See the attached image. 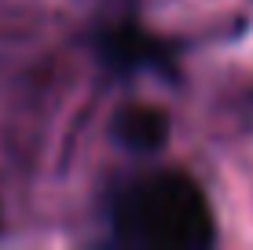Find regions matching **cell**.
<instances>
[{
	"instance_id": "cell-3",
	"label": "cell",
	"mask_w": 253,
	"mask_h": 250,
	"mask_svg": "<svg viewBox=\"0 0 253 250\" xmlns=\"http://www.w3.org/2000/svg\"><path fill=\"white\" fill-rule=\"evenodd\" d=\"M107 51L121 66H139V63L151 59V45H147V37H139V33H114V37L107 41Z\"/></svg>"
},
{
	"instance_id": "cell-1",
	"label": "cell",
	"mask_w": 253,
	"mask_h": 250,
	"mask_svg": "<svg viewBox=\"0 0 253 250\" xmlns=\"http://www.w3.org/2000/svg\"><path fill=\"white\" fill-rule=\"evenodd\" d=\"M118 239L143 250H206L216 239L213 210L187 173H154L121 192Z\"/></svg>"
},
{
	"instance_id": "cell-2",
	"label": "cell",
	"mask_w": 253,
	"mask_h": 250,
	"mask_svg": "<svg viewBox=\"0 0 253 250\" xmlns=\"http://www.w3.org/2000/svg\"><path fill=\"white\" fill-rule=\"evenodd\" d=\"M114 133L132 151H158L165 144V136H169V118L154 107H128L118 114Z\"/></svg>"
}]
</instances>
